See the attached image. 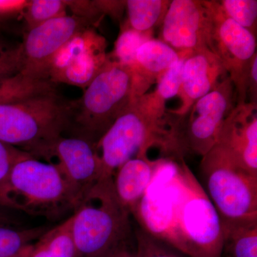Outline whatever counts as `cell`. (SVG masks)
Masks as SVG:
<instances>
[{
  "label": "cell",
  "instance_id": "cell-10",
  "mask_svg": "<svg viewBox=\"0 0 257 257\" xmlns=\"http://www.w3.org/2000/svg\"><path fill=\"white\" fill-rule=\"evenodd\" d=\"M104 37L93 28L79 32L54 57L47 79L85 89L109 61Z\"/></svg>",
  "mask_w": 257,
  "mask_h": 257
},
{
  "label": "cell",
  "instance_id": "cell-30",
  "mask_svg": "<svg viewBox=\"0 0 257 257\" xmlns=\"http://www.w3.org/2000/svg\"><path fill=\"white\" fill-rule=\"evenodd\" d=\"M27 1H7L0 0V26L8 20L23 15Z\"/></svg>",
  "mask_w": 257,
  "mask_h": 257
},
{
  "label": "cell",
  "instance_id": "cell-17",
  "mask_svg": "<svg viewBox=\"0 0 257 257\" xmlns=\"http://www.w3.org/2000/svg\"><path fill=\"white\" fill-rule=\"evenodd\" d=\"M181 58L177 51L160 40L145 42L137 54V84L143 92L155 79Z\"/></svg>",
  "mask_w": 257,
  "mask_h": 257
},
{
  "label": "cell",
  "instance_id": "cell-20",
  "mask_svg": "<svg viewBox=\"0 0 257 257\" xmlns=\"http://www.w3.org/2000/svg\"><path fill=\"white\" fill-rule=\"evenodd\" d=\"M130 26L135 31L148 32L165 16L170 2L128 0L125 2Z\"/></svg>",
  "mask_w": 257,
  "mask_h": 257
},
{
  "label": "cell",
  "instance_id": "cell-4",
  "mask_svg": "<svg viewBox=\"0 0 257 257\" xmlns=\"http://www.w3.org/2000/svg\"><path fill=\"white\" fill-rule=\"evenodd\" d=\"M130 215L115 193L113 177L99 179L84 194L72 215L77 257H104L131 239Z\"/></svg>",
  "mask_w": 257,
  "mask_h": 257
},
{
  "label": "cell",
  "instance_id": "cell-12",
  "mask_svg": "<svg viewBox=\"0 0 257 257\" xmlns=\"http://www.w3.org/2000/svg\"><path fill=\"white\" fill-rule=\"evenodd\" d=\"M92 25L85 19L67 15L28 30L21 43L22 73L49 81L47 72L57 52L75 35Z\"/></svg>",
  "mask_w": 257,
  "mask_h": 257
},
{
  "label": "cell",
  "instance_id": "cell-23",
  "mask_svg": "<svg viewBox=\"0 0 257 257\" xmlns=\"http://www.w3.org/2000/svg\"><path fill=\"white\" fill-rule=\"evenodd\" d=\"M150 39V32H140L130 28H125L118 37L113 55L109 57L121 65L131 69L136 77L138 51L142 45Z\"/></svg>",
  "mask_w": 257,
  "mask_h": 257
},
{
  "label": "cell",
  "instance_id": "cell-22",
  "mask_svg": "<svg viewBox=\"0 0 257 257\" xmlns=\"http://www.w3.org/2000/svg\"><path fill=\"white\" fill-rule=\"evenodd\" d=\"M48 229L42 226L17 229L0 226V257H23L32 243Z\"/></svg>",
  "mask_w": 257,
  "mask_h": 257
},
{
  "label": "cell",
  "instance_id": "cell-28",
  "mask_svg": "<svg viewBox=\"0 0 257 257\" xmlns=\"http://www.w3.org/2000/svg\"><path fill=\"white\" fill-rule=\"evenodd\" d=\"M23 69L21 43H10L0 37V80L21 73Z\"/></svg>",
  "mask_w": 257,
  "mask_h": 257
},
{
  "label": "cell",
  "instance_id": "cell-7",
  "mask_svg": "<svg viewBox=\"0 0 257 257\" xmlns=\"http://www.w3.org/2000/svg\"><path fill=\"white\" fill-rule=\"evenodd\" d=\"M206 193L222 222L257 220V175L238 165L219 147L202 157Z\"/></svg>",
  "mask_w": 257,
  "mask_h": 257
},
{
  "label": "cell",
  "instance_id": "cell-29",
  "mask_svg": "<svg viewBox=\"0 0 257 257\" xmlns=\"http://www.w3.org/2000/svg\"><path fill=\"white\" fill-rule=\"evenodd\" d=\"M30 155H31L28 152L0 142V190L6 182L15 164Z\"/></svg>",
  "mask_w": 257,
  "mask_h": 257
},
{
  "label": "cell",
  "instance_id": "cell-1",
  "mask_svg": "<svg viewBox=\"0 0 257 257\" xmlns=\"http://www.w3.org/2000/svg\"><path fill=\"white\" fill-rule=\"evenodd\" d=\"M156 237L188 257H221L222 224L205 190L184 162L165 183L163 217Z\"/></svg>",
  "mask_w": 257,
  "mask_h": 257
},
{
  "label": "cell",
  "instance_id": "cell-21",
  "mask_svg": "<svg viewBox=\"0 0 257 257\" xmlns=\"http://www.w3.org/2000/svg\"><path fill=\"white\" fill-rule=\"evenodd\" d=\"M56 89L50 81L32 78L20 73L11 78L0 80V104L13 102Z\"/></svg>",
  "mask_w": 257,
  "mask_h": 257
},
{
  "label": "cell",
  "instance_id": "cell-11",
  "mask_svg": "<svg viewBox=\"0 0 257 257\" xmlns=\"http://www.w3.org/2000/svg\"><path fill=\"white\" fill-rule=\"evenodd\" d=\"M214 4L196 0L170 2L163 18L162 41L180 56L210 49Z\"/></svg>",
  "mask_w": 257,
  "mask_h": 257
},
{
  "label": "cell",
  "instance_id": "cell-24",
  "mask_svg": "<svg viewBox=\"0 0 257 257\" xmlns=\"http://www.w3.org/2000/svg\"><path fill=\"white\" fill-rule=\"evenodd\" d=\"M68 8L64 0H32L27 1L23 16L28 30L53 19L67 15Z\"/></svg>",
  "mask_w": 257,
  "mask_h": 257
},
{
  "label": "cell",
  "instance_id": "cell-5",
  "mask_svg": "<svg viewBox=\"0 0 257 257\" xmlns=\"http://www.w3.org/2000/svg\"><path fill=\"white\" fill-rule=\"evenodd\" d=\"M84 89L78 99L69 101L67 130L70 137L95 146L116 118L138 97L131 69L111 60Z\"/></svg>",
  "mask_w": 257,
  "mask_h": 257
},
{
  "label": "cell",
  "instance_id": "cell-13",
  "mask_svg": "<svg viewBox=\"0 0 257 257\" xmlns=\"http://www.w3.org/2000/svg\"><path fill=\"white\" fill-rule=\"evenodd\" d=\"M45 158L57 166L79 202L101 177L100 162L92 143L74 137L61 136L49 149Z\"/></svg>",
  "mask_w": 257,
  "mask_h": 257
},
{
  "label": "cell",
  "instance_id": "cell-15",
  "mask_svg": "<svg viewBox=\"0 0 257 257\" xmlns=\"http://www.w3.org/2000/svg\"><path fill=\"white\" fill-rule=\"evenodd\" d=\"M226 77L229 76L221 61L210 49H201L189 54L184 62L179 94L182 98V107L173 115L184 114L196 101L214 90Z\"/></svg>",
  "mask_w": 257,
  "mask_h": 257
},
{
  "label": "cell",
  "instance_id": "cell-27",
  "mask_svg": "<svg viewBox=\"0 0 257 257\" xmlns=\"http://www.w3.org/2000/svg\"><path fill=\"white\" fill-rule=\"evenodd\" d=\"M187 56H181L179 60L161 74L157 78V88L152 94L161 102L165 104L167 99L178 95L182 85V72Z\"/></svg>",
  "mask_w": 257,
  "mask_h": 257
},
{
  "label": "cell",
  "instance_id": "cell-9",
  "mask_svg": "<svg viewBox=\"0 0 257 257\" xmlns=\"http://www.w3.org/2000/svg\"><path fill=\"white\" fill-rule=\"evenodd\" d=\"M210 49L221 61L236 88L239 103L245 102L250 67L256 55L254 35L226 17L214 2Z\"/></svg>",
  "mask_w": 257,
  "mask_h": 257
},
{
  "label": "cell",
  "instance_id": "cell-16",
  "mask_svg": "<svg viewBox=\"0 0 257 257\" xmlns=\"http://www.w3.org/2000/svg\"><path fill=\"white\" fill-rule=\"evenodd\" d=\"M162 160L136 157L125 162L113 176V185L121 205L133 214L156 175Z\"/></svg>",
  "mask_w": 257,
  "mask_h": 257
},
{
  "label": "cell",
  "instance_id": "cell-3",
  "mask_svg": "<svg viewBox=\"0 0 257 257\" xmlns=\"http://www.w3.org/2000/svg\"><path fill=\"white\" fill-rule=\"evenodd\" d=\"M69 101L54 89L0 104V142L35 158H45L50 147L67 131Z\"/></svg>",
  "mask_w": 257,
  "mask_h": 257
},
{
  "label": "cell",
  "instance_id": "cell-26",
  "mask_svg": "<svg viewBox=\"0 0 257 257\" xmlns=\"http://www.w3.org/2000/svg\"><path fill=\"white\" fill-rule=\"evenodd\" d=\"M219 5L226 17L254 35L257 18L256 0H223Z\"/></svg>",
  "mask_w": 257,
  "mask_h": 257
},
{
  "label": "cell",
  "instance_id": "cell-25",
  "mask_svg": "<svg viewBox=\"0 0 257 257\" xmlns=\"http://www.w3.org/2000/svg\"><path fill=\"white\" fill-rule=\"evenodd\" d=\"M136 257H188L170 243L139 228L135 232Z\"/></svg>",
  "mask_w": 257,
  "mask_h": 257
},
{
  "label": "cell",
  "instance_id": "cell-2",
  "mask_svg": "<svg viewBox=\"0 0 257 257\" xmlns=\"http://www.w3.org/2000/svg\"><path fill=\"white\" fill-rule=\"evenodd\" d=\"M165 104L152 94L131 101L95 145L101 177H113L125 162L136 157H147L155 145L166 151L168 128Z\"/></svg>",
  "mask_w": 257,
  "mask_h": 257
},
{
  "label": "cell",
  "instance_id": "cell-18",
  "mask_svg": "<svg viewBox=\"0 0 257 257\" xmlns=\"http://www.w3.org/2000/svg\"><path fill=\"white\" fill-rule=\"evenodd\" d=\"M71 226L72 216L47 230L32 243L23 257H77Z\"/></svg>",
  "mask_w": 257,
  "mask_h": 257
},
{
  "label": "cell",
  "instance_id": "cell-8",
  "mask_svg": "<svg viewBox=\"0 0 257 257\" xmlns=\"http://www.w3.org/2000/svg\"><path fill=\"white\" fill-rule=\"evenodd\" d=\"M233 83L226 77L214 90L196 101L184 114L169 122L167 148L179 157H204L215 146L225 119L232 110Z\"/></svg>",
  "mask_w": 257,
  "mask_h": 257
},
{
  "label": "cell",
  "instance_id": "cell-14",
  "mask_svg": "<svg viewBox=\"0 0 257 257\" xmlns=\"http://www.w3.org/2000/svg\"><path fill=\"white\" fill-rule=\"evenodd\" d=\"M216 146L238 165L257 175L256 103H242L225 119Z\"/></svg>",
  "mask_w": 257,
  "mask_h": 257
},
{
  "label": "cell",
  "instance_id": "cell-19",
  "mask_svg": "<svg viewBox=\"0 0 257 257\" xmlns=\"http://www.w3.org/2000/svg\"><path fill=\"white\" fill-rule=\"evenodd\" d=\"M225 257H257V220L222 222Z\"/></svg>",
  "mask_w": 257,
  "mask_h": 257
},
{
  "label": "cell",
  "instance_id": "cell-31",
  "mask_svg": "<svg viewBox=\"0 0 257 257\" xmlns=\"http://www.w3.org/2000/svg\"><path fill=\"white\" fill-rule=\"evenodd\" d=\"M104 257H136V243L133 244L131 239H128Z\"/></svg>",
  "mask_w": 257,
  "mask_h": 257
},
{
  "label": "cell",
  "instance_id": "cell-6",
  "mask_svg": "<svg viewBox=\"0 0 257 257\" xmlns=\"http://www.w3.org/2000/svg\"><path fill=\"white\" fill-rule=\"evenodd\" d=\"M79 202L57 166L32 155L15 164L0 190V207L31 215L59 217L74 210Z\"/></svg>",
  "mask_w": 257,
  "mask_h": 257
}]
</instances>
